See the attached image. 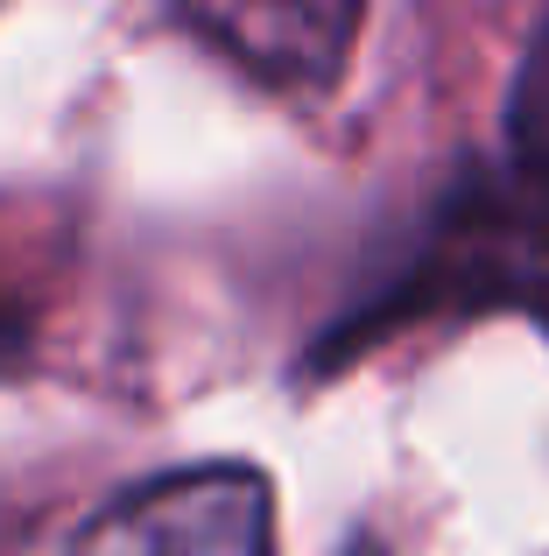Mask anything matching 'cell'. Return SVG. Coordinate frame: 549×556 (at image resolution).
<instances>
[{
  "label": "cell",
  "instance_id": "3957f363",
  "mask_svg": "<svg viewBox=\"0 0 549 556\" xmlns=\"http://www.w3.org/2000/svg\"><path fill=\"white\" fill-rule=\"evenodd\" d=\"M508 149L522 184L536 190V204L549 212V22L542 36L528 42L522 71H514V92H508Z\"/></svg>",
  "mask_w": 549,
  "mask_h": 556
},
{
  "label": "cell",
  "instance_id": "6da1fadb",
  "mask_svg": "<svg viewBox=\"0 0 549 556\" xmlns=\"http://www.w3.org/2000/svg\"><path fill=\"white\" fill-rule=\"evenodd\" d=\"M71 556H274V501L254 465H191L120 493Z\"/></svg>",
  "mask_w": 549,
  "mask_h": 556
},
{
  "label": "cell",
  "instance_id": "7a4b0ae2",
  "mask_svg": "<svg viewBox=\"0 0 549 556\" xmlns=\"http://www.w3.org/2000/svg\"><path fill=\"white\" fill-rule=\"evenodd\" d=\"M205 42H219L233 64L261 71L268 85H331L339 56L353 42L359 14H331V8H205L183 14Z\"/></svg>",
  "mask_w": 549,
  "mask_h": 556
}]
</instances>
